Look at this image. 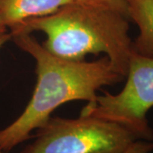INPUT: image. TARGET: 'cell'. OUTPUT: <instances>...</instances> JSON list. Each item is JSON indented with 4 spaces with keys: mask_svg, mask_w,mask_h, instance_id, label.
<instances>
[{
    "mask_svg": "<svg viewBox=\"0 0 153 153\" xmlns=\"http://www.w3.org/2000/svg\"><path fill=\"white\" fill-rule=\"evenodd\" d=\"M8 33H8V28L0 19V38L5 36L6 34H8Z\"/></svg>",
    "mask_w": 153,
    "mask_h": 153,
    "instance_id": "9c48e42d",
    "label": "cell"
},
{
    "mask_svg": "<svg viewBox=\"0 0 153 153\" xmlns=\"http://www.w3.org/2000/svg\"><path fill=\"white\" fill-rule=\"evenodd\" d=\"M0 153H4V152H3V151H1V150H0Z\"/></svg>",
    "mask_w": 153,
    "mask_h": 153,
    "instance_id": "8fae6325",
    "label": "cell"
},
{
    "mask_svg": "<svg viewBox=\"0 0 153 153\" xmlns=\"http://www.w3.org/2000/svg\"><path fill=\"white\" fill-rule=\"evenodd\" d=\"M125 86L117 94L105 92L82 110L89 116L123 127L137 140H153L147 113L153 107V57L132 52Z\"/></svg>",
    "mask_w": 153,
    "mask_h": 153,
    "instance_id": "277c9868",
    "label": "cell"
},
{
    "mask_svg": "<svg viewBox=\"0 0 153 153\" xmlns=\"http://www.w3.org/2000/svg\"><path fill=\"white\" fill-rule=\"evenodd\" d=\"M81 3L94 4L104 7L111 10L117 11L123 15L128 20V0H76Z\"/></svg>",
    "mask_w": 153,
    "mask_h": 153,
    "instance_id": "52a82bcc",
    "label": "cell"
},
{
    "mask_svg": "<svg viewBox=\"0 0 153 153\" xmlns=\"http://www.w3.org/2000/svg\"><path fill=\"white\" fill-rule=\"evenodd\" d=\"M153 151V142L143 140H136L123 153H150Z\"/></svg>",
    "mask_w": 153,
    "mask_h": 153,
    "instance_id": "ba28073f",
    "label": "cell"
},
{
    "mask_svg": "<svg viewBox=\"0 0 153 153\" xmlns=\"http://www.w3.org/2000/svg\"><path fill=\"white\" fill-rule=\"evenodd\" d=\"M128 30L123 15L75 0L48 16L26 21L10 33L42 32L47 36L44 49L64 60L80 61L88 54L104 53L126 76L133 52Z\"/></svg>",
    "mask_w": 153,
    "mask_h": 153,
    "instance_id": "7a4b0ae2",
    "label": "cell"
},
{
    "mask_svg": "<svg viewBox=\"0 0 153 153\" xmlns=\"http://www.w3.org/2000/svg\"><path fill=\"white\" fill-rule=\"evenodd\" d=\"M128 12L140 31L132 43L133 51L153 57V0H128Z\"/></svg>",
    "mask_w": 153,
    "mask_h": 153,
    "instance_id": "8992f818",
    "label": "cell"
},
{
    "mask_svg": "<svg viewBox=\"0 0 153 153\" xmlns=\"http://www.w3.org/2000/svg\"><path fill=\"white\" fill-rule=\"evenodd\" d=\"M10 38H11V35L10 33H8V34H6L5 36H4V37L0 38V48H1L4 44H5L8 40H10Z\"/></svg>",
    "mask_w": 153,
    "mask_h": 153,
    "instance_id": "30bf717a",
    "label": "cell"
},
{
    "mask_svg": "<svg viewBox=\"0 0 153 153\" xmlns=\"http://www.w3.org/2000/svg\"><path fill=\"white\" fill-rule=\"evenodd\" d=\"M136 140L119 124L97 117H50L22 153H123Z\"/></svg>",
    "mask_w": 153,
    "mask_h": 153,
    "instance_id": "3957f363",
    "label": "cell"
},
{
    "mask_svg": "<svg viewBox=\"0 0 153 153\" xmlns=\"http://www.w3.org/2000/svg\"><path fill=\"white\" fill-rule=\"evenodd\" d=\"M15 44L36 61L37 83L21 116L0 130V150L9 152L45 124L57 107L71 100L94 101L97 90L123 81L125 76L105 56L94 61H74L48 52L29 33L10 34Z\"/></svg>",
    "mask_w": 153,
    "mask_h": 153,
    "instance_id": "6da1fadb",
    "label": "cell"
},
{
    "mask_svg": "<svg viewBox=\"0 0 153 153\" xmlns=\"http://www.w3.org/2000/svg\"><path fill=\"white\" fill-rule=\"evenodd\" d=\"M75 0H0V19L10 32L27 20L48 16Z\"/></svg>",
    "mask_w": 153,
    "mask_h": 153,
    "instance_id": "5b68a950",
    "label": "cell"
}]
</instances>
